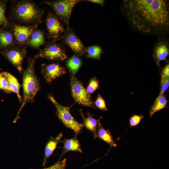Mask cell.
Listing matches in <instances>:
<instances>
[{"mask_svg":"<svg viewBox=\"0 0 169 169\" xmlns=\"http://www.w3.org/2000/svg\"><path fill=\"white\" fill-rule=\"evenodd\" d=\"M161 82V88L159 94L163 95L167 90L169 85V77H166L164 78Z\"/></svg>","mask_w":169,"mask_h":169,"instance_id":"30","label":"cell"},{"mask_svg":"<svg viewBox=\"0 0 169 169\" xmlns=\"http://www.w3.org/2000/svg\"><path fill=\"white\" fill-rule=\"evenodd\" d=\"M63 136V133L61 132L55 137L52 136L50 137L45 147L44 156L42 164L43 166L45 165L48 159L53 154L58 144L61 141Z\"/></svg>","mask_w":169,"mask_h":169,"instance_id":"14","label":"cell"},{"mask_svg":"<svg viewBox=\"0 0 169 169\" xmlns=\"http://www.w3.org/2000/svg\"><path fill=\"white\" fill-rule=\"evenodd\" d=\"M4 77L7 80L9 87L12 92L16 95L20 102H22V99L19 93L20 85L17 79L12 74L7 72L2 73Z\"/></svg>","mask_w":169,"mask_h":169,"instance_id":"19","label":"cell"},{"mask_svg":"<svg viewBox=\"0 0 169 169\" xmlns=\"http://www.w3.org/2000/svg\"><path fill=\"white\" fill-rule=\"evenodd\" d=\"M81 59L76 55H74L67 61L66 65L72 75L77 72L82 65Z\"/></svg>","mask_w":169,"mask_h":169,"instance_id":"22","label":"cell"},{"mask_svg":"<svg viewBox=\"0 0 169 169\" xmlns=\"http://www.w3.org/2000/svg\"><path fill=\"white\" fill-rule=\"evenodd\" d=\"M123 6L128 19L139 31L156 34L168 31V1L125 0Z\"/></svg>","mask_w":169,"mask_h":169,"instance_id":"1","label":"cell"},{"mask_svg":"<svg viewBox=\"0 0 169 169\" xmlns=\"http://www.w3.org/2000/svg\"><path fill=\"white\" fill-rule=\"evenodd\" d=\"M79 0H63L47 2L46 3L54 9L56 15L67 25L74 6Z\"/></svg>","mask_w":169,"mask_h":169,"instance_id":"6","label":"cell"},{"mask_svg":"<svg viewBox=\"0 0 169 169\" xmlns=\"http://www.w3.org/2000/svg\"><path fill=\"white\" fill-rule=\"evenodd\" d=\"M41 72L46 81L50 83L55 79L65 74L66 71L64 67L57 63L49 64H43L41 65Z\"/></svg>","mask_w":169,"mask_h":169,"instance_id":"9","label":"cell"},{"mask_svg":"<svg viewBox=\"0 0 169 169\" xmlns=\"http://www.w3.org/2000/svg\"><path fill=\"white\" fill-rule=\"evenodd\" d=\"M14 35L9 31L0 29V46L6 47L13 45L15 42Z\"/></svg>","mask_w":169,"mask_h":169,"instance_id":"20","label":"cell"},{"mask_svg":"<svg viewBox=\"0 0 169 169\" xmlns=\"http://www.w3.org/2000/svg\"><path fill=\"white\" fill-rule=\"evenodd\" d=\"M97 137L107 143L111 147H116L117 144L114 141L113 137L109 130H105L102 126L99 119L97 131Z\"/></svg>","mask_w":169,"mask_h":169,"instance_id":"18","label":"cell"},{"mask_svg":"<svg viewBox=\"0 0 169 169\" xmlns=\"http://www.w3.org/2000/svg\"><path fill=\"white\" fill-rule=\"evenodd\" d=\"M51 60L63 61L67 56L64 51L59 46L54 43L48 44L36 56Z\"/></svg>","mask_w":169,"mask_h":169,"instance_id":"7","label":"cell"},{"mask_svg":"<svg viewBox=\"0 0 169 169\" xmlns=\"http://www.w3.org/2000/svg\"><path fill=\"white\" fill-rule=\"evenodd\" d=\"M63 37L65 43L75 53L79 55L84 53L85 49L83 44L72 31L67 30Z\"/></svg>","mask_w":169,"mask_h":169,"instance_id":"12","label":"cell"},{"mask_svg":"<svg viewBox=\"0 0 169 169\" xmlns=\"http://www.w3.org/2000/svg\"><path fill=\"white\" fill-rule=\"evenodd\" d=\"M44 43L45 38L43 32L36 29L31 34L27 44L33 48H37L44 44Z\"/></svg>","mask_w":169,"mask_h":169,"instance_id":"17","label":"cell"},{"mask_svg":"<svg viewBox=\"0 0 169 169\" xmlns=\"http://www.w3.org/2000/svg\"><path fill=\"white\" fill-rule=\"evenodd\" d=\"M43 11L33 3L27 1L18 3L14 10L15 17L18 20L25 23L40 21Z\"/></svg>","mask_w":169,"mask_h":169,"instance_id":"3","label":"cell"},{"mask_svg":"<svg viewBox=\"0 0 169 169\" xmlns=\"http://www.w3.org/2000/svg\"><path fill=\"white\" fill-rule=\"evenodd\" d=\"M67 160L64 158L58 161L52 166L46 168L41 169H65Z\"/></svg>","mask_w":169,"mask_h":169,"instance_id":"28","label":"cell"},{"mask_svg":"<svg viewBox=\"0 0 169 169\" xmlns=\"http://www.w3.org/2000/svg\"><path fill=\"white\" fill-rule=\"evenodd\" d=\"M2 54L21 73H23V62L26 54L24 48L14 47Z\"/></svg>","mask_w":169,"mask_h":169,"instance_id":"8","label":"cell"},{"mask_svg":"<svg viewBox=\"0 0 169 169\" xmlns=\"http://www.w3.org/2000/svg\"><path fill=\"white\" fill-rule=\"evenodd\" d=\"M143 116L141 115H134L132 116L129 120L130 127H134L137 125L140 122Z\"/></svg>","mask_w":169,"mask_h":169,"instance_id":"29","label":"cell"},{"mask_svg":"<svg viewBox=\"0 0 169 169\" xmlns=\"http://www.w3.org/2000/svg\"><path fill=\"white\" fill-rule=\"evenodd\" d=\"M87 1L103 5L105 3V1L103 0H89Z\"/></svg>","mask_w":169,"mask_h":169,"instance_id":"32","label":"cell"},{"mask_svg":"<svg viewBox=\"0 0 169 169\" xmlns=\"http://www.w3.org/2000/svg\"><path fill=\"white\" fill-rule=\"evenodd\" d=\"M167 101L163 95L159 94L151 109L150 115L151 117L156 112L165 108Z\"/></svg>","mask_w":169,"mask_h":169,"instance_id":"21","label":"cell"},{"mask_svg":"<svg viewBox=\"0 0 169 169\" xmlns=\"http://www.w3.org/2000/svg\"><path fill=\"white\" fill-rule=\"evenodd\" d=\"M0 89L8 93L12 92L9 87L7 80L3 76V73L0 74Z\"/></svg>","mask_w":169,"mask_h":169,"instance_id":"26","label":"cell"},{"mask_svg":"<svg viewBox=\"0 0 169 169\" xmlns=\"http://www.w3.org/2000/svg\"><path fill=\"white\" fill-rule=\"evenodd\" d=\"M80 115L83 119L84 126L91 132L95 139L97 137V131L99 119L97 120L94 118L92 115L88 112L87 116L84 117L82 110H79Z\"/></svg>","mask_w":169,"mask_h":169,"instance_id":"16","label":"cell"},{"mask_svg":"<svg viewBox=\"0 0 169 169\" xmlns=\"http://www.w3.org/2000/svg\"><path fill=\"white\" fill-rule=\"evenodd\" d=\"M8 21L5 15V6L4 4L0 2V26H6Z\"/></svg>","mask_w":169,"mask_h":169,"instance_id":"25","label":"cell"},{"mask_svg":"<svg viewBox=\"0 0 169 169\" xmlns=\"http://www.w3.org/2000/svg\"><path fill=\"white\" fill-rule=\"evenodd\" d=\"M35 59H28V64L26 69L23 72V98L21 105L17 115L13 120L15 123L19 118L20 112L25 105L28 102L32 103L34 97L39 90V85L34 69Z\"/></svg>","mask_w":169,"mask_h":169,"instance_id":"2","label":"cell"},{"mask_svg":"<svg viewBox=\"0 0 169 169\" xmlns=\"http://www.w3.org/2000/svg\"><path fill=\"white\" fill-rule=\"evenodd\" d=\"M95 106L103 110H107V108L105 102L100 94H99L95 102Z\"/></svg>","mask_w":169,"mask_h":169,"instance_id":"27","label":"cell"},{"mask_svg":"<svg viewBox=\"0 0 169 169\" xmlns=\"http://www.w3.org/2000/svg\"><path fill=\"white\" fill-rule=\"evenodd\" d=\"M99 86V81L96 78L94 77L90 79L86 90L88 93L90 94L95 92Z\"/></svg>","mask_w":169,"mask_h":169,"instance_id":"24","label":"cell"},{"mask_svg":"<svg viewBox=\"0 0 169 169\" xmlns=\"http://www.w3.org/2000/svg\"><path fill=\"white\" fill-rule=\"evenodd\" d=\"M169 54V48L167 42L160 41L156 44L153 50V56L157 65L160 62L166 59Z\"/></svg>","mask_w":169,"mask_h":169,"instance_id":"13","label":"cell"},{"mask_svg":"<svg viewBox=\"0 0 169 169\" xmlns=\"http://www.w3.org/2000/svg\"><path fill=\"white\" fill-rule=\"evenodd\" d=\"M77 135L70 139H65L63 141L64 146L61 156L59 160H60L62 157L65 153L69 151H76L80 153L83 152L80 142L77 138Z\"/></svg>","mask_w":169,"mask_h":169,"instance_id":"15","label":"cell"},{"mask_svg":"<svg viewBox=\"0 0 169 169\" xmlns=\"http://www.w3.org/2000/svg\"><path fill=\"white\" fill-rule=\"evenodd\" d=\"M70 83L72 95L76 102L83 106L95 108L90 94L74 75L71 76Z\"/></svg>","mask_w":169,"mask_h":169,"instance_id":"5","label":"cell"},{"mask_svg":"<svg viewBox=\"0 0 169 169\" xmlns=\"http://www.w3.org/2000/svg\"><path fill=\"white\" fill-rule=\"evenodd\" d=\"M102 53V49L98 45L89 46L85 49L84 52L87 57L96 59H100Z\"/></svg>","mask_w":169,"mask_h":169,"instance_id":"23","label":"cell"},{"mask_svg":"<svg viewBox=\"0 0 169 169\" xmlns=\"http://www.w3.org/2000/svg\"><path fill=\"white\" fill-rule=\"evenodd\" d=\"M169 77V64H167L163 68L161 73V82L162 81L164 78Z\"/></svg>","mask_w":169,"mask_h":169,"instance_id":"31","label":"cell"},{"mask_svg":"<svg viewBox=\"0 0 169 169\" xmlns=\"http://www.w3.org/2000/svg\"><path fill=\"white\" fill-rule=\"evenodd\" d=\"M37 24L31 26L15 25L13 35L16 41L19 44H27L30 35L36 29Z\"/></svg>","mask_w":169,"mask_h":169,"instance_id":"11","label":"cell"},{"mask_svg":"<svg viewBox=\"0 0 169 169\" xmlns=\"http://www.w3.org/2000/svg\"><path fill=\"white\" fill-rule=\"evenodd\" d=\"M48 97L54 105L56 115L59 120L66 127L73 130L75 134H79L84 125L83 124L78 122L71 115L70 111V107L61 105L57 101L51 94H49Z\"/></svg>","mask_w":169,"mask_h":169,"instance_id":"4","label":"cell"},{"mask_svg":"<svg viewBox=\"0 0 169 169\" xmlns=\"http://www.w3.org/2000/svg\"><path fill=\"white\" fill-rule=\"evenodd\" d=\"M46 24L49 36L54 39H57L61 36L64 31L62 25L57 17L53 14H48L46 18Z\"/></svg>","mask_w":169,"mask_h":169,"instance_id":"10","label":"cell"}]
</instances>
